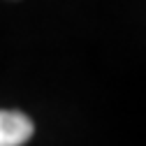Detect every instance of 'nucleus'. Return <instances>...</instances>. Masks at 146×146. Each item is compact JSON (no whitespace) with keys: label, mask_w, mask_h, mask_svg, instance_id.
<instances>
[{"label":"nucleus","mask_w":146,"mask_h":146,"mask_svg":"<svg viewBox=\"0 0 146 146\" xmlns=\"http://www.w3.org/2000/svg\"><path fill=\"white\" fill-rule=\"evenodd\" d=\"M33 132L35 125L26 114L0 109V146H23Z\"/></svg>","instance_id":"1"}]
</instances>
